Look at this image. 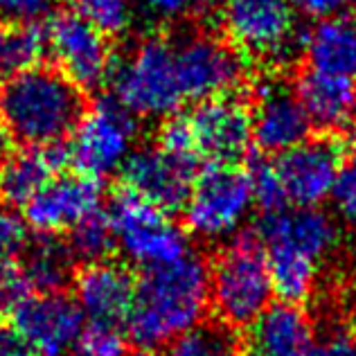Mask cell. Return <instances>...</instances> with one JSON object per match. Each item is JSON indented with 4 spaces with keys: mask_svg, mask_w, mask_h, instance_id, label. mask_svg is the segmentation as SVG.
<instances>
[{
    "mask_svg": "<svg viewBox=\"0 0 356 356\" xmlns=\"http://www.w3.org/2000/svg\"><path fill=\"white\" fill-rule=\"evenodd\" d=\"M296 92L312 124L327 134H339L354 124L356 83L348 77L305 70L296 83Z\"/></svg>",
    "mask_w": 356,
    "mask_h": 356,
    "instance_id": "21",
    "label": "cell"
},
{
    "mask_svg": "<svg viewBox=\"0 0 356 356\" xmlns=\"http://www.w3.org/2000/svg\"><path fill=\"white\" fill-rule=\"evenodd\" d=\"M74 259L68 241L57 239V235H41L30 241L23 255V273L32 289L41 293L61 291L74 273Z\"/></svg>",
    "mask_w": 356,
    "mask_h": 356,
    "instance_id": "23",
    "label": "cell"
},
{
    "mask_svg": "<svg viewBox=\"0 0 356 356\" xmlns=\"http://www.w3.org/2000/svg\"><path fill=\"white\" fill-rule=\"evenodd\" d=\"M68 246L77 261L95 264V261L108 259L111 252L115 250V237L106 214L97 212L83 219L79 226H74L68 235Z\"/></svg>",
    "mask_w": 356,
    "mask_h": 356,
    "instance_id": "25",
    "label": "cell"
},
{
    "mask_svg": "<svg viewBox=\"0 0 356 356\" xmlns=\"http://www.w3.org/2000/svg\"><path fill=\"white\" fill-rule=\"evenodd\" d=\"M296 12L291 0H223L221 30L243 59L280 65L302 45Z\"/></svg>",
    "mask_w": 356,
    "mask_h": 356,
    "instance_id": "6",
    "label": "cell"
},
{
    "mask_svg": "<svg viewBox=\"0 0 356 356\" xmlns=\"http://www.w3.org/2000/svg\"><path fill=\"white\" fill-rule=\"evenodd\" d=\"M174 61L183 97L196 104L232 95L246 74L241 54L210 32H190L174 41Z\"/></svg>",
    "mask_w": 356,
    "mask_h": 356,
    "instance_id": "10",
    "label": "cell"
},
{
    "mask_svg": "<svg viewBox=\"0 0 356 356\" xmlns=\"http://www.w3.org/2000/svg\"><path fill=\"white\" fill-rule=\"evenodd\" d=\"M32 293V286L27 282L23 268L5 266L0 268V316L14 314V309Z\"/></svg>",
    "mask_w": 356,
    "mask_h": 356,
    "instance_id": "34",
    "label": "cell"
},
{
    "mask_svg": "<svg viewBox=\"0 0 356 356\" xmlns=\"http://www.w3.org/2000/svg\"><path fill=\"white\" fill-rule=\"evenodd\" d=\"M312 356H356V336H334L316 345Z\"/></svg>",
    "mask_w": 356,
    "mask_h": 356,
    "instance_id": "38",
    "label": "cell"
},
{
    "mask_svg": "<svg viewBox=\"0 0 356 356\" xmlns=\"http://www.w3.org/2000/svg\"><path fill=\"white\" fill-rule=\"evenodd\" d=\"M273 296V280L259 237L241 232L228 239L210 266V305L219 321L246 330Z\"/></svg>",
    "mask_w": 356,
    "mask_h": 356,
    "instance_id": "4",
    "label": "cell"
},
{
    "mask_svg": "<svg viewBox=\"0 0 356 356\" xmlns=\"http://www.w3.org/2000/svg\"><path fill=\"white\" fill-rule=\"evenodd\" d=\"M248 178L252 187V199H255V208H259L264 214L289 208L275 161H255L248 170Z\"/></svg>",
    "mask_w": 356,
    "mask_h": 356,
    "instance_id": "28",
    "label": "cell"
},
{
    "mask_svg": "<svg viewBox=\"0 0 356 356\" xmlns=\"http://www.w3.org/2000/svg\"><path fill=\"white\" fill-rule=\"evenodd\" d=\"M217 3H223V0H199V5H201V7H214Z\"/></svg>",
    "mask_w": 356,
    "mask_h": 356,
    "instance_id": "40",
    "label": "cell"
},
{
    "mask_svg": "<svg viewBox=\"0 0 356 356\" xmlns=\"http://www.w3.org/2000/svg\"><path fill=\"white\" fill-rule=\"evenodd\" d=\"M199 158L208 165H237L252 147V118L246 102L221 95L199 102L190 115Z\"/></svg>",
    "mask_w": 356,
    "mask_h": 356,
    "instance_id": "13",
    "label": "cell"
},
{
    "mask_svg": "<svg viewBox=\"0 0 356 356\" xmlns=\"http://www.w3.org/2000/svg\"><path fill=\"white\" fill-rule=\"evenodd\" d=\"M59 0H0V21L5 25H36L48 21Z\"/></svg>",
    "mask_w": 356,
    "mask_h": 356,
    "instance_id": "33",
    "label": "cell"
},
{
    "mask_svg": "<svg viewBox=\"0 0 356 356\" xmlns=\"http://www.w3.org/2000/svg\"><path fill=\"white\" fill-rule=\"evenodd\" d=\"M336 214L350 226L356 228V147L350 152L348 158H343L339 181H336L332 194Z\"/></svg>",
    "mask_w": 356,
    "mask_h": 356,
    "instance_id": "32",
    "label": "cell"
},
{
    "mask_svg": "<svg viewBox=\"0 0 356 356\" xmlns=\"http://www.w3.org/2000/svg\"><path fill=\"white\" fill-rule=\"evenodd\" d=\"M72 12L104 36H122L134 23L131 0H72Z\"/></svg>",
    "mask_w": 356,
    "mask_h": 356,
    "instance_id": "26",
    "label": "cell"
},
{
    "mask_svg": "<svg viewBox=\"0 0 356 356\" xmlns=\"http://www.w3.org/2000/svg\"><path fill=\"white\" fill-rule=\"evenodd\" d=\"M45 36L34 25H0V86L16 72L39 63Z\"/></svg>",
    "mask_w": 356,
    "mask_h": 356,
    "instance_id": "24",
    "label": "cell"
},
{
    "mask_svg": "<svg viewBox=\"0 0 356 356\" xmlns=\"http://www.w3.org/2000/svg\"><path fill=\"white\" fill-rule=\"evenodd\" d=\"M14 327L36 356H68L83 332V314L61 291L30 293L12 314Z\"/></svg>",
    "mask_w": 356,
    "mask_h": 356,
    "instance_id": "15",
    "label": "cell"
},
{
    "mask_svg": "<svg viewBox=\"0 0 356 356\" xmlns=\"http://www.w3.org/2000/svg\"><path fill=\"white\" fill-rule=\"evenodd\" d=\"M45 52L81 90L99 88L113 72V50L104 34L74 12L52 14L45 25Z\"/></svg>",
    "mask_w": 356,
    "mask_h": 356,
    "instance_id": "11",
    "label": "cell"
},
{
    "mask_svg": "<svg viewBox=\"0 0 356 356\" xmlns=\"http://www.w3.org/2000/svg\"><path fill=\"white\" fill-rule=\"evenodd\" d=\"M7 156H9V136H7V131L0 127V170H3Z\"/></svg>",
    "mask_w": 356,
    "mask_h": 356,
    "instance_id": "39",
    "label": "cell"
},
{
    "mask_svg": "<svg viewBox=\"0 0 356 356\" xmlns=\"http://www.w3.org/2000/svg\"><path fill=\"white\" fill-rule=\"evenodd\" d=\"M165 356H241V352L230 334L199 325L167 345Z\"/></svg>",
    "mask_w": 356,
    "mask_h": 356,
    "instance_id": "27",
    "label": "cell"
},
{
    "mask_svg": "<svg viewBox=\"0 0 356 356\" xmlns=\"http://www.w3.org/2000/svg\"><path fill=\"white\" fill-rule=\"evenodd\" d=\"M196 174V161L174 156L158 145L136 147L120 170L127 192L163 212L185 208Z\"/></svg>",
    "mask_w": 356,
    "mask_h": 356,
    "instance_id": "12",
    "label": "cell"
},
{
    "mask_svg": "<svg viewBox=\"0 0 356 356\" xmlns=\"http://www.w3.org/2000/svg\"><path fill=\"white\" fill-rule=\"evenodd\" d=\"M131 356H154L152 350H143V352H136V354H131Z\"/></svg>",
    "mask_w": 356,
    "mask_h": 356,
    "instance_id": "41",
    "label": "cell"
},
{
    "mask_svg": "<svg viewBox=\"0 0 356 356\" xmlns=\"http://www.w3.org/2000/svg\"><path fill=\"white\" fill-rule=\"evenodd\" d=\"M300 52L309 70L356 79V14L318 18L302 32Z\"/></svg>",
    "mask_w": 356,
    "mask_h": 356,
    "instance_id": "20",
    "label": "cell"
},
{
    "mask_svg": "<svg viewBox=\"0 0 356 356\" xmlns=\"http://www.w3.org/2000/svg\"><path fill=\"white\" fill-rule=\"evenodd\" d=\"M316 334L302 307L270 302L252 321L239 343L241 356H312Z\"/></svg>",
    "mask_w": 356,
    "mask_h": 356,
    "instance_id": "18",
    "label": "cell"
},
{
    "mask_svg": "<svg viewBox=\"0 0 356 356\" xmlns=\"http://www.w3.org/2000/svg\"><path fill=\"white\" fill-rule=\"evenodd\" d=\"M63 163H68L65 147L59 145H23L9 152L0 170V199L7 205L25 208L54 176H59Z\"/></svg>",
    "mask_w": 356,
    "mask_h": 356,
    "instance_id": "22",
    "label": "cell"
},
{
    "mask_svg": "<svg viewBox=\"0 0 356 356\" xmlns=\"http://www.w3.org/2000/svg\"><path fill=\"white\" fill-rule=\"evenodd\" d=\"M255 208L248 172L239 165H208L196 174L185 203V223L203 241H228Z\"/></svg>",
    "mask_w": 356,
    "mask_h": 356,
    "instance_id": "7",
    "label": "cell"
},
{
    "mask_svg": "<svg viewBox=\"0 0 356 356\" xmlns=\"http://www.w3.org/2000/svg\"><path fill=\"white\" fill-rule=\"evenodd\" d=\"M74 302L90 325L118 327L124 323L134 307L136 280L118 261H95L77 275Z\"/></svg>",
    "mask_w": 356,
    "mask_h": 356,
    "instance_id": "19",
    "label": "cell"
},
{
    "mask_svg": "<svg viewBox=\"0 0 356 356\" xmlns=\"http://www.w3.org/2000/svg\"><path fill=\"white\" fill-rule=\"evenodd\" d=\"M83 111V90L59 68L36 63L0 86V127L23 145L63 143Z\"/></svg>",
    "mask_w": 356,
    "mask_h": 356,
    "instance_id": "3",
    "label": "cell"
},
{
    "mask_svg": "<svg viewBox=\"0 0 356 356\" xmlns=\"http://www.w3.org/2000/svg\"><path fill=\"white\" fill-rule=\"evenodd\" d=\"M102 185L86 174H59L25 205V221L41 235H59L72 230L83 219L99 212Z\"/></svg>",
    "mask_w": 356,
    "mask_h": 356,
    "instance_id": "17",
    "label": "cell"
},
{
    "mask_svg": "<svg viewBox=\"0 0 356 356\" xmlns=\"http://www.w3.org/2000/svg\"><path fill=\"white\" fill-rule=\"evenodd\" d=\"M106 217L113 228L115 248L143 270L172 264L192 250L187 232L170 212L127 190L115 196Z\"/></svg>",
    "mask_w": 356,
    "mask_h": 356,
    "instance_id": "8",
    "label": "cell"
},
{
    "mask_svg": "<svg viewBox=\"0 0 356 356\" xmlns=\"http://www.w3.org/2000/svg\"><path fill=\"white\" fill-rule=\"evenodd\" d=\"M138 143V118L115 99H99L83 111L65 147L68 163L79 174L104 178L122 170Z\"/></svg>",
    "mask_w": 356,
    "mask_h": 356,
    "instance_id": "9",
    "label": "cell"
},
{
    "mask_svg": "<svg viewBox=\"0 0 356 356\" xmlns=\"http://www.w3.org/2000/svg\"><path fill=\"white\" fill-rule=\"evenodd\" d=\"M27 246V223L9 205H0V268L14 266L25 255Z\"/></svg>",
    "mask_w": 356,
    "mask_h": 356,
    "instance_id": "30",
    "label": "cell"
},
{
    "mask_svg": "<svg viewBox=\"0 0 356 356\" xmlns=\"http://www.w3.org/2000/svg\"><path fill=\"white\" fill-rule=\"evenodd\" d=\"M208 309L210 266L190 250L172 264L143 270L127 330L143 350H156L199 327Z\"/></svg>",
    "mask_w": 356,
    "mask_h": 356,
    "instance_id": "1",
    "label": "cell"
},
{
    "mask_svg": "<svg viewBox=\"0 0 356 356\" xmlns=\"http://www.w3.org/2000/svg\"><path fill=\"white\" fill-rule=\"evenodd\" d=\"M68 356H129L127 343L118 327L88 325L83 327L77 343L72 345Z\"/></svg>",
    "mask_w": 356,
    "mask_h": 356,
    "instance_id": "29",
    "label": "cell"
},
{
    "mask_svg": "<svg viewBox=\"0 0 356 356\" xmlns=\"http://www.w3.org/2000/svg\"><path fill=\"white\" fill-rule=\"evenodd\" d=\"M140 7L158 21H176L192 12L199 0H138Z\"/></svg>",
    "mask_w": 356,
    "mask_h": 356,
    "instance_id": "35",
    "label": "cell"
},
{
    "mask_svg": "<svg viewBox=\"0 0 356 356\" xmlns=\"http://www.w3.org/2000/svg\"><path fill=\"white\" fill-rule=\"evenodd\" d=\"M255 235L266 252L273 291L302 305L314 293L325 259L339 246V226L323 208H282L264 214Z\"/></svg>",
    "mask_w": 356,
    "mask_h": 356,
    "instance_id": "2",
    "label": "cell"
},
{
    "mask_svg": "<svg viewBox=\"0 0 356 356\" xmlns=\"http://www.w3.org/2000/svg\"><path fill=\"white\" fill-rule=\"evenodd\" d=\"M113 99L134 118L165 120L183 104L176 74L174 41L147 36L111 72Z\"/></svg>",
    "mask_w": 356,
    "mask_h": 356,
    "instance_id": "5",
    "label": "cell"
},
{
    "mask_svg": "<svg viewBox=\"0 0 356 356\" xmlns=\"http://www.w3.org/2000/svg\"><path fill=\"white\" fill-rule=\"evenodd\" d=\"M250 118L252 145L270 156H282L305 143L314 129L296 88L282 79H264L257 83Z\"/></svg>",
    "mask_w": 356,
    "mask_h": 356,
    "instance_id": "16",
    "label": "cell"
},
{
    "mask_svg": "<svg viewBox=\"0 0 356 356\" xmlns=\"http://www.w3.org/2000/svg\"><path fill=\"white\" fill-rule=\"evenodd\" d=\"M156 145L163 147L165 152H170L174 156L190 158V161H199V154H196V143H194V131H192L190 118H187V115L174 113L170 118H165L161 129H158Z\"/></svg>",
    "mask_w": 356,
    "mask_h": 356,
    "instance_id": "31",
    "label": "cell"
},
{
    "mask_svg": "<svg viewBox=\"0 0 356 356\" xmlns=\"http://www.w3.org/2000/svg\"><path fill=\"white\" fill-rule=\"evenodd\" d=\"M343 165V152L332 138H309L286 154L275 167L289 208H321L332 199Z\"/></svg>",
    "mask_w": 356,
    "mask_h": 356,
    "instance_id": "14",
    "label": "cell"
},
{
    "mask_svg": "<svg viewBox=\"0 0 356 356\" xmlns=\"http://www.w3.org/2000/svg\"><path fill=\"white\" fill-rule=\"evenodd\" d=\"M298 12L312 18H327L336 14H345L356 5V0H291Z\"/></svg>",
    "mask_w": 356,
    "mask_h": 356,
    "instance_id": "36",
    "label": "cell"
},
{
    "mask_svg": "<svg viewBox=\"0 0 356 356\" xmlns=\"http://www.w3.org/2000/svg\"><path fill=\"white\" fill-rule=\"evenodd\" d=\"M0 356H36V354L14 325H5L0 321Z\"/></svg>",
    "mask_w": 356,
    "mask_h": 356,
    "instance_id": "37",
    "label": "cell"
}]
</instances>
